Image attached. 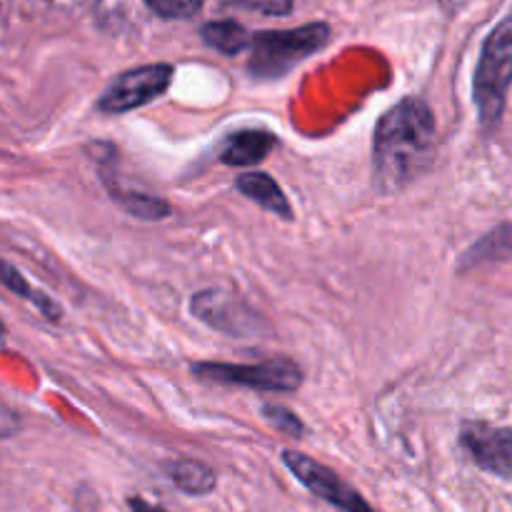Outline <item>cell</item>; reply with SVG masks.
Listing matches in <instances>:
<instances>
[{
    "instance_id": "16",
    "label": "cell",
    "mask_w": 512,
    "mask_h": 512,
    "mask_svg": "<svg viewBox=\"0 0 512 512\" xmlns=\"http://www.w3.org/2000/svg\"><path fill=\"white\" fill-rule=\"evenodd\" d=\"M263 418L268 420L273 428H278L280 433L288 435V438L300 440L305 435V425L300 423L298 415L293 410L283 408V405H265L263 408Z\"/></svg>"
},
{
    "instance_id": "2",
    "label": "cell",
    "mask_w": 512,
    "mask_h": 512,
    "mask_svg": "<svg viewBox=\"0 0 512 512\" xmlns=\"http://www.w3.org/2000/svg\"><path fill=\"white\" fill-rule=\"evenodd\" d=\"M512 85V13L495 25L480 53L475 70V105L483 128H495L505 110V98Z\"/></svg>"
},
{
    "instance_id": "8",
    "label": "cell",
    "mask_w": 512,
    "mask_h": 512,
    "mask_svg": "<svg viewBox=\"0 0 512 512\" xmlns=\"http://www.w3.org/2000/svg\"><path fill=\"white\" fill-rule=\"evenodd\" d=\"M193 315L210 328L228 335H248L258 330V315L250 313L248 305L228 295L225 290L210 288L193 295Z\"/></svg>"
},
{
    "instance_id": "9",
    "label": "cell",
    "mask_w": 512,
    "mask_h": 512,
    "mask_svg": "<svg viewBox=\"0 0 512 512\" xmlns=\"http://www.w3.org/2000/svg\"><path fill=\"white\" fill-rule=\"evenodd\" d=\"M278 145V138H275L270 130H238V133L228 135V140L220 148V160L225 165H258L260 160H265L270 155V150Z\"/></svg>"
},
{
    "instance_id": "1",
    "label": "cell",
    "mask_w": 512,
    "mask_h": 512,
    "mask_svg": "<svg viewBox=\"0 0 512 512\" xmlns=\"http://www.w3.org/2000/svg\"><path fill=\"white\" fill-rule=\"evenodd\" d=\"M435 115L420 98L400 100L380 118L373 140V180L380 193H398L428 170L435 155Z\"/></svg>"
},
{
    "instance_id": "20",
    "label": "cell",
    "mask_w": 512,
    "mask_h": 512,
    "mask_svg": "<svg viewBox=\"0 0 512 512\" xmlns=\"http://www.w3.org/2000/svg\"><path fill=\"white\" fill-rule=\"evenodd\" d=\"M3 338H5V325L0 323V340H3Z\"/></svg>"
},
{
    "instance_id": "11",
    "label": "cell",
    "mask_w": 512,
    "mask_h": 512,
    "mask_svg": "<svg viewBox=\"0 0 512 512\" xmlns=\"http://www.w3.org/2000/svg\"><path fill=\"white\" fill-rule=\"evenodd\" d=\"M0 285H5L10 293H15V295H20L23 300H28V303L33 305V308L38 310L45 320H50V323H60V318H63V308H60V305L55 303L48 293L33 288V285L28 283V278H25V275L20 273L15 265L5 263V260H0Z\"/></svg>"
},
{
    "instance_id": "19",
    "label": "cell",
    "mask_w": 512,
    "mask_h": 512,
    "mask_svg": "<svg viewBox=\"0 0 512 512\" xmlns=\"http://www.w3.org/2000/svg\"><path fill=\"white\" fill-rule=\"evenodd\" d=\"M130 508H133V512H165V510H160V508H155V505H148L145 503V500H130Z\"/></svg>"
},
{
    "instance_id": "17",
    "label": "cell",
    "mask_w": 512,
    "mask_h": 512,
    "mask_svg": "<svg viewBox=\"0 0 512 512\" xmlns=\"http://www.w3.org/2000/svg\"><path fill=\"white\" fill-rule=\"evenodd\" d=\"M153 13L168 20H185L193 18L200 10V0H145Z\"/></svg>"
},
{
    "instance_id": "18",
    "label": "cell",
    "mask_w": 512,
    "mask_h": 512,
    "mask_svg": "<svg viewBox=\"0 0 512 512\" xmlns=\"http://www.w3.org/2000/svg\"><path fill=\"white\" fill-rule=\"evenodd\" d=\"M248 10H258L263 15H288L293 10V0H233Z\"/></svg>"
},
{
    "instance_id": "6",
    "label": "cell",
    "mask_w": 512,
    "mask_h": 512,
    "mask_svg": "<svg viewBox=\"0 0 512 512\" xmlns=\"http://www.w3.org/2000/svg\"><path fill=\"white\" fill-rule=\"evenodd\" d=\"M283 463L305 488L313 495H318L325 503L335 505L343 512H375L365 503L363 495L353 488V485L345 483L338 473H333L330 468H325L318 460L308 458V455L298 453V450H283Z\"/></svg>"
},
{
    "instance_id": "7",
    "label": "cell",
    "mask_w": 512,
    "mask_h": 512,
    "mask_svg": "<svg viewBox=\"0 0 512 512\" xmlns=\"http://www.w3.org/2000/svg\"><path fill=\"white\" fill-rule=\"evenodd\" d=\"M460 445L485 473L512 478V430L475 420V423L463 425Z\"/></svg>"
},
{
    "instance_id": "15",
    "label": "cell",
    "mask_w": 512,
    "mask_h": 512,
    "mask_svg": "<svg viewBox=\"0 0 512 512\" xmlns=\"http://www.w3.org/2000/svg\"><path fill=\"white\" fill-rule=\"evenodd\" d=\"M110 195L115 198V203L123 205L130 215L140 220H163L170 213V205L163 198H155V195L138 193V190H125L120 185L108 183Z\"/></svg>"
},
{
    "instance_id": "3",
    "label": "cell",
    "mask_w": 512,
    "mask_h": 512,
    "mask_svg": "<svg viewBox=\"0 0 512 512\" xmlns=\"http://www.w3.org/2000/svg\"><path fill=\"white\" fill-rule=\"evenodd\" d=\"M330 38L325 23H310L295 30H265L253 35V53L248 70L255 78H280L293 65L318 53Z\"/></svg>"
},
{
    "instance_id": "12",
    "label": "cell",
    "mask_w": 512,
    "mask_h": 512,
    "mask_svg": "<svg viewBox=\"0 0 512 512\" xmlns=\"http://www.w3.org/2000/svg\"><path fill=\"white\" fill-rule=\"evenodd\" d=\"M512 258V225H500L493 233L485 235L483 240L473 245L468 253L460 260V273L478 268V265L495 263V260H510Z\"/></svg>"
},
{
    "instance_id": "5",
    "label": "cell",
    "mask_w": 512,
    "mask_h": 512,
    "mask_svg": "<svg viewBox=\"0 0 512 512\" xmlns=\"http://www.w3.org/2000/svg\"><path fill=\"white\" fill-rule=\"evenodd\" d=\"M170 80H173V68L168 63L125 70L103 90L98 108L103 113H128V110L143 108L170 88Z\"/></svg>"
},
{
    "instance_id": "10",
    "label": "cell",
    "mask_w": 512,
    "mask_h": 512,
    "mask_svg": "<svg viewBox=\"0 0 512 512\" xmlns=\"http://www.w3.org/2000/svg\"><path fill=\"white\" fill-rule=\"evenodd\" d=\"M235 188L250 198L253 203H258L260 208L268 210V213L278 215L283 220H293V208H290L288 198H285L283 188L270 178L268 173H243L235 180Z\"/></svg>"
},
{
    "instance_id": "14",
    "label": "cell",
    "mask_w": 512,
    "mask_h": 512,
    "mask_svg": "<svg viewBox=\"0 0 512 512\" xmlns=\"http://www.w3.org/2000/svg\"><path fill=\"white\" fill-rule=\"evenodd\" d=\"M203 40L210 48L225 55H238L248 45H253V35L235 20H218V23L203 25Z\"/></svg>"
},
{
    "instance_id": "13",
    "label": "cell",
    "mask_w": 512,
    "mask_h": 512,
    "mask_svg": "<svg viewBox=\"0 0 512 512\" xmlns=\"http://www.w3.org/2000/svg\"><path fill=\"white\" fill-rule=\"evenodd\" d=\"M168 478L178 485L183 493L205 495L215 488V473L205 463L193 458H180L168 465Z\"/></svg>"
},
{
    "instance_id": "4",
    "label": "cell",
    "mask_w": 512,
    "mask_h": 512,
    "mask_svg": "<svg viewBox=\"0 0 512 512\" xmlns=\"http://www.w3.org/2000/svg\"><path fill=\"white\" fill-rule=\"evenodd\" d=\"M190 370L195 378L205 380V383L263 390V393H293L303 385V370L290 358H275L255 365L205 360V363H195Z\"/></svg>"
}]
</instances>
